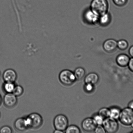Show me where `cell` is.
<instances>
[{"label":"cell","mask_w":133,"mask_h":133,"mask_svg":"<svg viewBox=\"0 0 133 133\" xmlns=\"http://www.w3.org/2000/svg\"><path fill=\"white\" fill-rule=\"evenodd\" d=\"M1 112H0V118H1Z\"/></svg>","instance_id":"36"},{"label":"cell","mask_w":133,"mask_h":133,"mask_svg":"<svg viewBox=\"0 0 133 133\" xmlns=\"http://www.w3.org/2000/svg\"><path fill=\"white\" fill-rule=\"evenodd\" d=\"M2 77L5 82L15 83L17 78V75L15 70L9 69L4 72Z\"/></svg>","instance_id":"11"},{"label":"cell","mask_w":133,"mask_h":133,"mask_svg":"<svg viewBox=\"0 0 133 133\" xmlns=\"http://www.w3.org/2000/svg\"><path fill=\"white\" fill-rule=\"evenodd\" d=\"M129 44L127 40L122 39L117 41V48L120 50L124 51L129 47Z\"/></svg>","instance_id":"19"},{"label":"cell","mask_w":133,"mask_h":133,"mask_svg":"<svg viewBox=\"0 0 133 133\" xmlns=\"http://www.w3.org/2000/svg\"><path fill=\"white\" fill-rule=\"evenodd\" d=\"M81 132V131L79 128L75 125H68L65 131V132L66 133H80Z\"/></svg>","instance_id":"20"},{"label":"cell","mask_w":133,"mask_h":133,"mask_svg":"<svg viewBox=\"0 0 133 133\" xmlns=\"http://www.w3.org/2000/svg\"><path fill=\"white\" fill-rule=\"evenodd\" d=\"M15 85V83L5 82L2 85L3 91L6 94L12 93Z\"/></svg>","instance_id":"17"},{"label":"cell","mask_w":133,"mask_h":133,"mask_svg":"<svg viewBox=\"0 0 133 133\" xmlns=\"http://www.w3.org/2000/svg\"><path fill=\"white\" fill-rule=\"evenodd\" d=\"M129 0H112L113 3L118 7H123L126 6Z\"/></svg>","instance_id":"25"},{"label":"cell","mask_w":133,"mask_h":133,"mask_svg":"<svg viewBox=\"0 0 133 133\" xmlns=\"http://www.w3.org/2000/svg\"><path fill=\"white\" fill-rule=\"evenodd\" d=\"M102 125L105 128L106 133L117 132L119 128V123L117 120L109 117L104 119Z\"/></svg>","instance_id":"6"},{"label":"cell","mask_w":133,"mask_h":133,"mask_svg":"<svg viewBox=\"0 0 133 133\" xmlns=\"http://www.w3.org/2000/svg\"><path fill=\"white\" fill-rule=\"evenodd\" d=\"M130 126H131V128L133 129V122H132V123L131 124Z\"/></svg>","instance_id":"33"},{"label":"cell","mask_w":133,"mask_h":133,"mask_svg":"<svg viewBox=\"0 0 133 133\" xmlns=\"http://www.w3.org/2000/svg\"><path fill=\"white\" fill-rule=\"evenodd\" d=\"M129 54L131 58H133V45L129 48L128 51Z\"/></svg>","instance_id":"29"},{"label":"cell","mask_w":133,"mask_h":133,"mask_svg":"<svg viewBox=\"0 0 133 133\" xmlns=\"http://www.w3.org/2000/svg\"><path fill=\"white\" fill-rule=\"evenodd\" d=\"M3 101V99L2 98V96H1V94H0V106L1 105V104Z\"/></svg>","instance_id":"32"},{"label":"cell","mask_w":133,"mask_h":133,"mask_svg":"<svg viewBox=\"0 0 133 133\" xmlns=\"http://www.w3.org/2000/svg\"><path fill=\"white\" fill-rule=\"evenodd\" d=\"M14 127L17 131L23 132L28 129L25 117L17 118L14 123Z\"/></svg>","instance_id":"12"},{"label":"cell","mask_w":133,"mask_h":133,"mask_svg":"<svg viewBox=\"0 0 133 133\" xmlns=\"http://www.w3.org/2000/svg\"><path fill=\"white\" fill-rule=\"evenodd\" d=\"M103 49L107 53L114 52L117 49V41L114 39H109L103 44Z\"/></svg>","instance_id":"10"},{"label":"cell","mask_w":133,"mask_h":133,"mask_svg":"<svg viewBox=\"0 0 133 133\" xmlns=\"http://www.w3.org/2000/svg\"><path fill=\"white\" fill-rule=\"evenodd\" d=\"M100 80L99 76L95 72L89 73L84 77L85 83H89L95 85L98 83Z\"/></svg>","instance_id":"15"},{"label":"cell","mask_w":133,"mask_h":133,"mask_svg":"<svg viewBox=\"0 0 133 133\" xmlns=\"http://www.w3.org/2000/svg\"><path fill=\"white\" fill-rule=\"evenodd\" d=\"M24 92V89L21 86L16 85L12 93L17 97L22 96Z\"/></svg>","instance_id":"23"},{"label":"cell","mask_w":133,"mask_h":133,"mask_svg":"<svg viewBox=\"0 0 133 133\" xmlns=\"http://www.w3.org/2000/svg\"><path fill=\"white\" fill-rule=\"evenodd\" d=\"M90 9L99 16L109 12V4L108 0H92Z\"/></svg>","instance_id":"1"},{"label":"cell","mask_w":133,"mask_h":133,"mask_svg":"<svg viewBox=\"0 0 133 133\" xmlns=\"http://www.w3.org/2000/svg\"><path fill=\"white\" fill-rule=\"evenodd\" d=\"M4 105L8 108H14L18 102L17 96L12 93H6L3 99Z\"/></svg>","instance_id":"8"},{"label":"cell","mask_w":133,"mask_h":133,"mask_svg":"<svg viewBox=\"0 0 133 133\" xmlns=\"http://www.w3.org/2000/svg\"><path fill=\"white\" fill-rule=\"evenodd\" d=\"M118 120L124 125L130 126L133 122V110L128 107L122 109Z\"/></svg>","instance_id":"3"},{"label":"cell","mask_w":133,"mask_h":133,"mask_svg":"<svg viewBox=\"0 0 133 133\" xmlns=\"http://www.w3.org/2000/svg\"><path fill=\"white\" fill-rule=\"evenodd\" d=\"M112 21V16L110 13L108 12L99 16L98 25L102 27H106L110 24Z\"/></svg>","instance_id":"14"},{"label":"cell","mask_w":133,"mask_h":133,"mask_svg":"<svg viewBox=\"0 0 133 133\" xmlns=\"http://www.w3.org/2000/svg\"><path fill=\"white\" fill-rule=\"evenodd\" d=\"M95 89V85L89 83H85L84 90L86 93L90 94L93 92Z\"/></svg>","instance_id":"24"},{"label":"cell","mask_w":133,"mask_h":133,"mask_svg":"<svg viewBox=\"0 0 133 133\" xmlns=\"http://www.w3.org/2000/svg\"><path fill=\"white\" fill-rule=\"evenodd\" d=\"M1 71H0V79H1Z\"/></svg>","instance_id":"34"},{"label":"cell","mask_w":133,"mask_h":133,"mask_svg":"<svg viewBox=\"0 0 133 133\" xmlns=\"http://www.w3.org/2000/svg\"><path fill=\"white\" fill-rule=\"evenodd\" d=\"M128 107L133 110V100H131L129 103L128 105Z\"/></svg>","instance_id":"30"},{"label":"cell","mask_w":133,"mask_h":133,"mask_svg":"<svg viewBox=\"0 0 133 133\" xmlns=\"http://www.w3.org/2000/svg\"><path fill=\"white\" fill-rule=\"evenodd\" d=\"M128 66L130 71L133 72V58H130Z\"/></svg>","instance_id":"28"},{"label":"cell","mask_w":133,"mask_h":133,"mask_svg":"<svg viewBox=\"0 0 133 133\" xmlns=\"http://www.w3.org/2000/svg\"><path fill=\"white\" fill-rule=\"evenodd\" d=\"M92 118L97 125H102L104 119L98 113L94 114Z\"/></svg>","instance_id":"22"},{"label":"cell","mask_w":133,"mask_h":133,"mask_svg":"<svg viewBox=\"0 0 133 133\" xmlns=\"http://www.w3.org/2000/svg\"><path fill=\"white\" fill-rule=\"evenodd\" d=\"M53 124L55 130L65 132V130L68 126V119L64 115L59 114L55 117Z\"/></svg>","instance_id":"5"},{"label":"cell","mask_w":133,"mask_h":133,"mask_svg":"<svg viewBox=\"0 0 133 133\" xmlns=\"http://www.w3.org/2000/svg\"><path fill=\"white\" fill-rule=\"evenodd\" d=\"M77 80H80L85 77L86 71L84 69L81 67L77 68L73 72Z\"/></svg>","instance_id":"18"},{"label":"cell","mask_w":133,"mask_h":133,"mask_svg":"<svg viewBox=\"0 0 133 133\" xmlns=\"http://www.w3.org/2000/svg\"><path fill=\"white\" fill-rule=\"evenodd\" d=\"M83 17V21L86 24L91 25H98L99 16L95 14L90 8L84 10Z\"/></svg>","instance_id":"4"},{"label":"cell","mask_w":133,"mask_h":133,"mask_svg":"<svg viewBox=\"0 0 133 133\" xmlns=\"http://www.w3.org/2000/svg\"><path fill=\"white\" fill-rule=\"evenodd\" d=\"M130 132L131 133H133V130L132 131H131V132Z\"/></svg>","instance_id":"35"},{"label":"cell","mask_w":133,"mask_h":133,"mask_svg":"<svg viewBox=\"0 0 133 133\" xmlns=\"http://www.w3.org/2000/svg\"><path fill=\"white\" fill-rule=\"evenodd\" d=\"M98 114L104 119L110 116V111L109 108L104 107L101 108L99 110Z\"/></svg>","instance_id":"21"},{"label":"cell","mask_w":133,"mask_h":133,"mask_svg":"<svg viewBox=\"0 0 133 133\" xmlns=\"http://www.w3.org/2000/svg\"><path fill=\"white\" fill-rule=\"evenodd\" d=\"M96 133H105L106 131L102 125H97L94 131Z\"/></svg>","instance_id":"27"},{"label":"cell","mask_w":133,"mask_h":133,"mask_svg":"<svg viewBox=\"0 0 133 133\" xmlns=\"http://www.w3.org/2000/svg\"><path fill=\"white\" fill-rule=\"evenodd\" d=\"M97 125L95 123L92 117H88L83 120L82 122V129L85 132H94Z\"/></svg>","instance_id":"9"},{"label":"cell","mask_w":133,"mask_h":133,"mask_svg":"<svg viewBox=\"0 0 133 133\" xmlns=\"http://www.w3.org/2000/svg\"><path fill=\"white\" fill-rule=\"evenodd\" d=\"M59 79L62 84L66 86L72 85L77 81L73 72L68 69L61 71L59 75Z\"/></svg>","instance_id":"2"},{"label":"cell","mask_w":133,"mask_h":133,"mask_svg":"<svg viewBox=\"0 0 133 133\" xmlns=\"http://www.w3.org/2000/svg\"><path fill=\"white\" fill-rule=\"evenodd\" d=\"M110 116L111 118L116 120H118L122 109L119 107L113 106L109 108Z\"/></svg>","instance_id":"16"},{"label":"cell","mask_w":133,"mask_h":133,"mask_svg":"<svg viewBox=\"0 0 133 133\" xmlns=\"http://www.w3.org/2000/svg\"><path fill=\"white\" fill-rule=\"evenodd\" d=\"M130 58L128 55L124 53L120 54L116 58V62L121 67H125L128 66Z\"/></svg>","instance_id":"13"},{"label":"cell","mask_w":133,"mask_h":133,"mask_svg":"<svg viewBox=\"0 0 133 133\" xmlns=\"http://www.w3.org/2000/svg\"><path fill=\"white\" fill-rule=\"evenodd\" d=\"M65 132L64 131H60V130H55L53 131V133H63Z\"/></svg>","instance_id":"31"},{"label":"cell","mask_w":133,"mask_h":133,"mask_svg":"<svg viewBox=\"0 0 133 133\" xmlns=\"http://www.w3.org/2000/svg\"><path fill=\"white\" fill-rule=\"evenodd\" d=\"M12 129L8 126H3L0 129L1 133H12Z\"/></svg>","instance_id":"26"},{"label":"cell","mask_w":133,"mask_h":133,"mask_svg":"<svg viewBox=\"0 0 133 133\" xmlns=\"http://www.w3.org/2000/svg\"><path fill=\"white\" fill-rule=\"evenodd\" d=\"M29 122L30 129H37L42 125L43 119L39 113H33L27 116Z\"/></svg>","instance_id":"7"}]
</instances>
